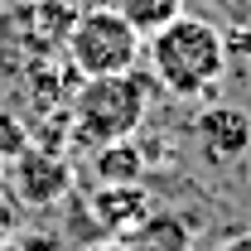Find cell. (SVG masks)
Returning <instances> with one entry per match:
<instances>
[{
  "mask_svg": "<svg viewBox=\"0 0 251 251\" xmlns=\"http://www.w3.org/2000/svg\"><path fill=\"white\" fill-rule=\"evenodd\" d=\"M0 188H5V159H0Z\"/></svg>",
  "mask_w": 251,
  "mask_h": 251,
  "instance_id": "obj_11",
  "label": "cell"
},
{
  "mask_svg": "<svg viewBox=\"0 0 251 251\" xmlns=\"http://www.w3.org/2000/svg\"><path fill=\"white\" fill-rule=\"evenodd\" d=\"M130 251H188V227L169 213H145L130 227Z\"/></svg>",
  "mask_w": 251,
  "mask_h": 251,
  "instance_id": "obj_5",
  "label": "cell"
},
{
  "mask_svg": "<svg viewBox=\"0 0 251 251\" xmlns=\"http://www.w3.org/2000/svg\"><path fill=\"white\" fill-rule=\"evenodd\" d=\"M111 10H116L140 39H150V34H159L164 25H174L179 15H188L184 0H116Z\"/></svg>",
  "mask_w": 251,
  "mask_h": 251,
  "instance_id": "obj_6",
  "label": "cell"
},
{
  "mask_svg": "<svg viewBox=\"0 0 251 251\" xmlns=\"http://www.w3.org/2000/svg\"><path fill=\"white\" fill-rule=\"evenodd\" d=\"M15 232H20V208H15V203L0 193V251L15 242Z\"/></svg>",
  "mask_w": 251,
  "mask_h": 251,
  "instance_id": "obj_9",
  "label": "cell"
},
{
  "mask_svg": "<svg viewBox=\"0 0 251 251\" xmlns=\"http://www.w3.org/2000/svg\"><path fill=\"white\" fill-rule=\"evenodd\" d=\"M213 251H251V227H237V232H227Z\"/></svg>",
  "mask_w": 251,
  "mask_h": 251,
  "instance_id": "obj_10",
  "label": "cell"
},
{
  "mask_svg": "<svg viewBox=\"0 0 251 251\" xmlns=\"http://www.w3.org/2000/svg\"><path fill=\"white\" fill-rule=\"evenodd\" d=\"M5 188H10V203L20 208H49L73 188V169L63 155L25 145L15 159H5Z\"/></svg>",
  "mask_w": 251,
  "mask_h": 251,
  "instance_id": "obj_4",
  "label": "cell"
},
{
  "mask_svg": "<svg viewBox=\"0 0 251 251\" xmlns=\"http://www.w3.org/2000/svg\"><path fill=\"white\" fill-rule=\"evenodd\" d=\"M198 130H203V140H208L218 155H242V150H247V135H251L247 111H232V106H218V111H208Z\"/></svg>",
  "mask_w": 251,
  "mask_h": 251,
  "instance_id": "obj_7",
  "label": "cell"
},
{
  "mask_svg": "<svg viewBox=\"0 0 251 251\" xmlns=\"http://www.w3.org/2000/svg\"><path fill=\"white\" fill-rule=\"evenodd\" d=\"M150 111V87L135 77V73H121V77H82V87L73 97V126L82 140H92L97 150L101 145H116V140H130L140 121Z\"/></svg>",
  "mask_w": 251,
  "mask_h": 251,
  "instance_id": "obj_2",
  "label": "cell"
},
{
  "mask_svg": "<svg viewBox=\"0 0 251 251\" xmlns=\"http://www.w3.org/2000/svg\"><path fill=\"white\" fill-rule=\"evenodd\" d=\"M145 169V159L140 150L130 145V140H116V145H101V155H97V174H101V184L116 188V184H130L135 174Z\"/></svg>",
  "mask_w": 251,
  "mask_h": 251,
  "instance_id": "obj_8",
  "label": "cell"
},
{
  "mask_svg": "<svg viewBox=\"0 0 251 251\" xmlns=\"http://www.w3.org/2000/svg\"><path fill=\"white\" fill-rule=\"evenodd\" d=\"M140 34L126 25L111 5H97L82 10L73 25H68V58L82 77H121L135 68L140 58Z\"/></svg>",
  "mask_w": 251,
  "mask_h": 251,
  "instance_id": "obj_3",
  "label": "cell"
},
{
  "mask_svg": "<svg viewBox=\"0 0 251 251\" xmlns=\"http://www.w3.org/2000/svg\"><path fill=\"white\" fill-rule=\"evenodd\" d=\"M227 39L203 15H179L174 25L150 34V73L169 97H203L222 82Z\"/></svg>",
  "mask_w": 251,
  "mask_h": 251,
  "instance_id": "obj_1",
  "label": "cell"
}]
</instances>
